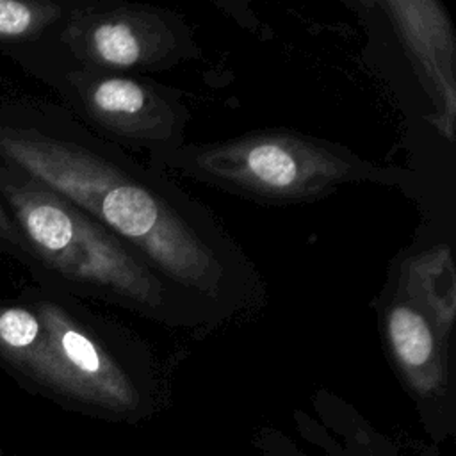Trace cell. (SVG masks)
<instances>
[{
	"mask_svg": "<svg viewBox=\"0 0 456 456\" xmlns=\"http://www.w3.org/2000/svg\"><path fill=\"white\" fill-rule=\"evenodd\" d=\"M0 157L137 249L221 324L262 306L260 273L219 217L118 144L82 128H0Z\"/></svg>",
	"mask_w": 456,
	"mask_h": 456,
	"instance_id": "1",
	"label": "cell"
},
{
	"mask_svg": "<svg viewBox=\"0 0 456 456\" xmlns=\"http://www.w3.org/2000/svg\"><path fill=\"white\" fill-rule=\"evenodd\" d=\"M23 242L66 287L169 330L210 331L221 321L137 249L28 176L0 171Z\"/></svg>",
	"mask_w": 456,
	"mask_h": 456,
	"instance_id": "2",
	"label": "cell"
},
{
	"mask_svg": "<svg viewBox=\"0 0 456 456\" xmlns=\"http://www.w3.org/2000/svg\"><path fill=\"white\" fill-rule=\"evenodd\" d=\"M148 166L262 205L319 201L349 183H415V175L404 167L376 164L340 142L290 128L253 130L208 142L185 141L150 153Z\"/></svg>",
	"mask_w": 456,
	"mask_h": 456,
	"instance_id": "3",
	"label": "cell"
},
{
	"mask_svg": "<svg viewBox=\"0 0 456 456\" xmlns=\"http://www.w3.org/2000/svg\"><path fill=\"white\" fill-rule=\"evenodd\" d=\"M43 338L28 378L59 397L109 417L153 406L159 372L150 347L123 324L84 315L55 297L32 308Z\"/></svg>",
	"mask_w": 456,
	"mask_h": 456,
	"instance_id": "4",
	"label": "cell"
},
{
	"mask_svg": "<svg viewBox=\"0 0 456 456\" xmlns=\"http://www.w3.org/2000/svg\"><path fill=\"white\" fill-rule=\"evenodd\" d=\"M62 39L71 57L123 73H164L201 55L176 11L135 2H91L69 9Z\"/></svg>",
	"mask_w": 456,
	"mask_h": 456,
	"instance_id": "5",
	"label": "cell"
},
{
	"mask_svg": "<svg viewBox=\"0 0 456 456\" xmlns=\"http://www.w3.org/2000/svg\"><path fill=\"white\" fill-rule=\"evenodd\" d=\"M75 62L66 82L77 107L105 141L148 155L185 142L191 110L178 89L144 75Z\"/></svg>",
	"mask_w": 456,
	"mask_h": 456,
	"instance_id": "6",
	"label": "cell"
},
{
	"mask_svg": "<svg viewBox=\"0 0 456 456\" xmlns=\"http://www.w3.org/2000/svg\"><path fill=\"white\" fill-rule=\"evenodd\" d=\"M381 7L433 100L442 135L451 141L456 125V53L445 7L433 0H388Z\"/></svg>",
	"mask_w": 456,
	"mask_h": 456,
	"instance_id": "7",
	"label": "cell"
},
{
	"mask_svg": "<svg viewBox=\"0 0 456 456\" xmlns=\"http://www.w3.org/2000/svg\"><path fill=\"white\" fill-rule=\"evenodd\" d=\"M383 344L399 378L422 403L449 392V344L429 317L395 285L383 292L378 308Z\"/></svg>",
	"mask_w": 456,
	"mask_h": 456,
	"instance_id": "8",
	"label": "cell"
},
{
	"mask_svg": "<svg viewBox=\"0 0 456 456\" xmlns=\"http://www.w3.org/2000/svg\"><path fill=\"white\" fill-rule=\"evenodd\" d=\"M397 287L433 322L438 335L449 344L454 324V273L451 253L436 248L417 255L403 267Z\"/></svg>",
	"mask_w": 456,
	"mask_h": 456,
	"instance_id": "9",
	"label": "cell"
},
{
	"mask_svg": "<svg viewBox=\"0 0 456 456\" xmlns=\"http://www.w3.org/2000/svg\"><path fill=\"white\" fill-rule=\"evenodd\" d=\"M43 338V324L37 314L23 306L0 308V354L28 374Z\"/></svg>",
	"mask_w": 456,
	"mask_h": 456,
	"instance_id": "10",
	"label": "cell"
},
{
	"mask_svg": "<svg viewBox=\"0 0 456 456\" xmlns=\"http://www.w3.org/2000/svg\"><path fill=\"white\" fill-rule=\"evenodd\" d=\"M64 14V7L53 2L0 0V39L36 37Z\"/></svg>",
	"mask_w": 456,
	"mask_h": 456,
	"instance_id": "11",
	"label": "cell"
},
{
	"mask_svg": "<svg viewBox=\"0 0 456 456\" xmlns=\"http://www.w3.org/2000/svg\"><path fill=\"white\" fill-rule=\"evenodd\" d=\"M0 235H2L4 239H9V240L14 242V244H25V242H23V237H21V233H20V230L9 221V217H7L5 210L2 208V205H0Z\"/></svg>",
	"mask_w": 456,
	"mask_h": 456,
	"instance_id": "12",
	"label": "cell"
}]
</instances>
